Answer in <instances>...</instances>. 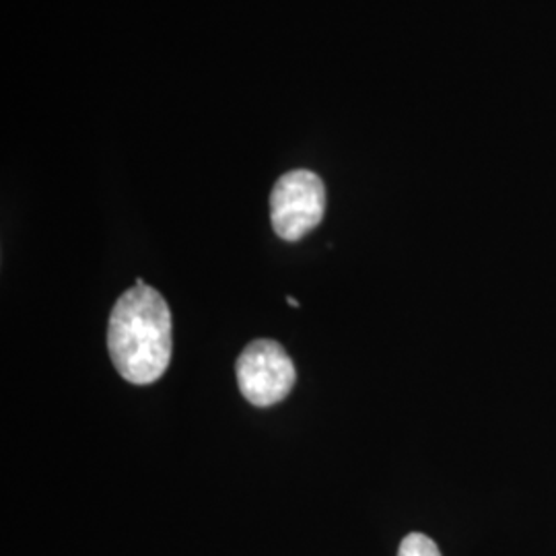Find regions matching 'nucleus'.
I'll return each mask as SVG.
<instances>
[{
	"instance_id": "nucleus-3",
	"label": "nucleus",
	"mask_w": 556,
	"mask_h": 556,
	"mask_svg": "<svg viewBox=\"0 0 556 556\" xmlns=\"http://www.w3.org/2000/svg\"><path fill=\"white\" fill-rule=\"evenodd\" d=\"M236 374L243 397L260 408L285 400L298 381V371L289 353L277 340L268 338L254 340L243 349Z\"/></svg>"
},
{
	"instance_id": "nucleus-2",
	"label": "nucleus",
	"mask_w": 556,
	"mask_h": 556,
	"mask_svg": "<svg viewBox=\"0 0 556 556\" xmlns=\"http://www.w3.org/2000/svg\"><path fill=\"white\" fill-rule=\"evenodd\" d=\"M326 188L309 169H293L278 179L270 192V220L277 236L299 241L324 219Z\"/></svg>"
},
{
	"instance_id": "nucleus-5",
	"label": "nucleus",
	"mask_w": 556,
	"mask_h": 556,
	"mask_svg": "<svg viewBox=\"0 0 556 556\" xmlns=\"http://www.w3.org/2000/svg\"><path fill=\"white\" fill-rule=\"evenodd\" d=\"M287 303H289V305H293V307H299V301L295 298H287Z\"/></svg>"
},
{
	"instance_id": "nucleus-4",
	"label": "nucleus",
	"mask_w": 556,
	"mask_h": 556,
	"mask_svg": "<svg viewBox=\"0 0 556 556\" xmlns=\"http://www.w3.org/2000/svg\"><path fill=\"white\" fill-rule=\"evenodd\" d=\"M397 556H441L438 544L420 532H413L402 540Z\"/></svg>"
},
{
	"instance_id": "nucleus-1",
	"label": "nucleus",
	"mask_w": 556,
	"mask_h": 556,
	"mask_svg": "<svg viewBox=\"0 0 556 556\" xmlns=\"http://www.w3.org/2000/svg\"><path fill=\"white\" fill-rule=\"evenodd\" d=\"M108 351L119 376L135 386H149L167 371L174 351V324L160 291L137 278L119 295L110 324Z\"/></svg>"
}]
</instances>
